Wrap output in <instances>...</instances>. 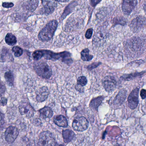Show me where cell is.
Returning <instances> with one entry per match:
<instances>
[{
  "label": "cell",
  "instance_id": "obj_33",
  "mask_svg": "<svg viewBox=\"0 0 146 146\" xmlns=\"http://www.w3.org/2000/svg\"><path fill=\"white\" fill-rule=\"evenodd\" d=\"M146 91L145 89H142L141 90V96L142 99H145L146 98Z\"/></svg>",
  "mask_w": 146,
  "mask_h": 146
},
{
  "label": "cell",
  "instance_id": "obj_12",
  "mask_svg": "<svg viewBox=\"0 0 146 146\" xmlns=\"http://www.w3.org/2000/svg\"><path fill=\"white\" fill-rule=\"evenodd\" d=\"M42 2L44 7V12L46 14L52 13L57 7V4L53 0H42Z\"/></svg>",
  "mask_w": 146,
  "mask_h": 146
},
{
  "label": "cell",
  "instance_id": "obj_35",
  "mask_svg": "<svg viewBox=\"0 0 146 146\" xmlns=\"http://www.w3.org/2000/svg\"><path fill=\"white\" fill-rule=\"evenodd\" d=\"M4 115L0 112V125L4 123Z\"/></svg>",
  "mask_w": 146,
  "mask_h": 146
},
{
  "label": "cell",
  "instance_id": "obj_16",
  "mask_svg": "<svg viewBox=\"0 0 146 146\" xmlns=\"http://www.w3.org/2000/svg\"><path fill=\"white\" fill-rule=\"evenodd\" d=\"M40 116L43 119L51 118L53 115V112L50 108L45 107L40 110Z\"/></svg>",
  "mask_w": 146,
  "mask_h": 146
},
{
  "label": "cell",
  "instance_id": "obj_27",
  "mask_svg": "<svg viewBox=\"0 0 146 146\" xmlns=\"http://www.w3.org/2000/svg\"><path fill=\"white\" fill-rule=\"evenodd\" d=\"M33 57L35 60H39L43 57L42 51H36L33 54Z\"/></svg>",
  "mask_w": 146,
  "mask_h": 146
},
{
  "label": "cell",
  "instance_id": "obj_20",
  "mask_svg": "<svg viewBox=\"0 0 146 146\" xmlns=\"http://www.w3.org/2000/svg\"><path fill=\"white\" fill-rule=\"evenodd\" d=\"M6 42L10 46H13L17 43V38L15 37V36L13 35L11 33L7 34L5 37Z\"/></svg>",
  "mask_w": 146,
  "mask_h": 146
},
{
  "label": "cell",
  "instance_id": "obj_26",
  "mask_svg": "<svg viewBox=\"0 0 146 146\" xmlns=\"http://www.w3.org/2000/svg\"><path fill=\"white\" fill-rule=\"evenodd\" d=\"M87 82H88V81L85 77L81 76L78 78L77 83L78 85L83 87L86 85Z\"/></svg>",
  "mask_w": 146,
  "mask_h": 146
},
{
  "label": "cell",
  "instance_id": "obj_25",
  "mask_svg": "<svg viewBox=\"0 0 146 146\" xmlns=\"http://www.w3.org/2000/svg\"><path fill=\"white\" fill-rule=\"evenodd\" d=\"M12 51L14 53L16 57H19L23 54V50L19 46H14L13 48Z\"/></svg>",
  "mask_w": 146,
  "mask_h": 146
},
{
  "label": "cell",
  "instance_id": "obj_28",
  "mask_svg": "<svg viewBox=\"0 0 146 146\" xmlns=\"http://www.w3.org/2000/svg\"><path fill=\"white\" fill-rule=\"evenodd\" d=\"M6 90V86L2 82H0V97L5 94Z\"/></svg>",
  "mask_w": 146,
  "mask_h": 146
},
{
  "label": "cell",
  "instance_id": "obj_13",
  "mask_svg": "<svg viewBox=\"0 0 146 146\" xmlns=\"http://www.w3.org/2000/svg\"><path fill=\"white\" fill-rule=\"evenodd\" d=\"M49 94V90L47 88L42 87L38 90L36 93V100L39 102L44 101L48 97Z\"/></svg>",
  "mask_w": 146,
  "mask_h": 146
},
{
  "label": "cell",
  "instance_id": "obj_2",
  "mask_svg": "<svg viewBox=\"0 0 146 146\" xmlns=\"http://www.w3.org/2000/svg\"><path fill=\"white\" fill-rule=\"evenodd\" d=\"M43 57L46 59L57 60L61 59V60L64 63H71L72 62L70 54L67 52H63L60 53H55L49 51H42Z\"/></svg>",
  "mask_w": 146,
  "mask_h": 146
},
{
  "label": "cell",
  "instance_id": "obj_24",
  "mask_svg": "<svg viewBox=\"0 0 146 146\" xmlns=\"http://www.w3.org/2000/svg\"><path fill=\"white\" fill-rule=\"evenodd\" d=\"M143 72H141V73H135L133 74H130V75H124L123 76L121 77L122 79L124 80H132L133 78L136 77L140 75H142Z\"/></svg>",
  "mask_w": 146,
  "mask_h": 146
},
{
  "label": "cell",
  "instance_id": "obj_7",
  "mask_svg": "<svg viewBox=\"0 0 146 146\" xmlns=\"http://www.w3.org/2000/svg\"><path fill=\"white\" fill-rule=\"evenodd\" d=\"M139 91V89L138 88L135 89L130 93L128 97V105L131 109H135L138 106Z\"/></svg>",
  "mask_w": 146,
  "mask_h": 146
},
{
  "label": "cell",
  "instance_id": "obj_6",
  "mask_svg": "<svg viewBox=\"0 0 146 146\" xmlns=\"http://www.w3.org/2000/svg\"><path fill=\"white\" fill-rule=\"evenodd\" d=\"M19 135V131L17 128L14 126L8 127L5 133L6 141L9 143H13L17 139Z\"/></svg>",
  "mask_w": 146,
  "mask_h": 146
},
{
  "label": "cell",
  "instance_id": "obj_5",
  "mask_svg": "<svg viewBox=\"0 0 146 146\" xmlns=\"http://www.w3.org/2000/svg\"><path fill=\"white\" fill-rule=\"evenodd\" d=\"M89 123L84 117H79L75 119L72 123V128L75 131H83L88 129Z\"/></svg>",
  "mask_w": 146,
  "mask_h": 146
},
{
  "label": "cell",
  "instance_id": "obj_34",
  "mask_svg": "<svg viewBox=\"0 0 146 146\" xmlns=\"http://www.w3.org/2000/svg\"><path fill=\"white\" fill-rule=\"evenodd\" d=\"M1 103L2 106H5L7 103V100L5 98H2L1 100Z\"/></svg>",
  "mask_w": 146,
  "mask_h": 146
},
{
  "label": "cell",
  "instance_id": "obj_36",
  "mask_svg": "<svg viewBox=\"0 0 146 146\" xmlns=\"http://www.w3.org/2000/svg\"><path fill=\"white\" fill-rule=\"evenodd\" d=\"M54 1L59 2H67L69 0H54Z\"/></svg>",
  "mask_w": 146,
  "mask_h": 146
},
{
  "label": "cell",
  "instance_id": "obj_4",
  "mask_svg": "<svg viewBox=\"0 0 146 146\" xmlns=\"http://www.w3.org/2000/svg\"><path fill=\"white\" fill-rule=\"evenodd\" d=\"M39 145L40 146H54L55 141L52 134L48 131H43L39 136Z\"/></svg>",
  "mask_w": 146,
  "mask_h": 146
},
{
  "label": "cell",
  "instance_id": "obj_23",
  "mask_svg": "<svg viewBox=\"0 0 146 146\" xmlns=\"http://www.w3.org/2000/svg\"><path fill=\"white\" fill-rule=\"evenodd\" d=\"M105 38V34L102 31H98L94 37V41L98 44L101 43Z\"/></svg>",
  "mask_w": 146,
  "mask_h": 146
},
{
  "label": "cell",
  "instance_id": "obj_11",
  "mask_svg": "<svg viewBox=\"0 0 146 146\" xmlns=\"http://www.w3.org/2000/svg\"><path fill=\"white\" fill-rule=\"evenodd\" d=\"M103 86L108 92H111L116 88L117 82L112 77L107 76L104 78L103 82Z\"/></svg>",
  "mask_w": 146,
  "mask_h": 146
},
{
  "label": "cell",
  "instance_id": "obj_32",
  "mask_svg": "<svg viewBox=\"0 0 146 146\" xmlns=\"http://www.w3.org/2000/svg\"><path fill=\"white\" fill-rule=\"evenodd\" d=\"M102 0H90V4L93 7H95L99 4Z\"/></svg>",
  "mask_w": 146,
  "mask_h": 146
},
{
  "label": "cell",
  "instance_id": "obj_9",
  "mask_svg": "<svg viewBox=\"0 0 146 146\" xmlns=\"http://www.w3.org/2000/svg\"><path fill=\"white\" fill-rule=\"evenodd\" d=\"M145 25V18L144 17H137L131 22L130 25L131 29L134 32H137L142 29Z\"/></svg>",
  "mask_w": 146,
  "mask_h": 146
},
{
  "label": "cell",
  "instance_id": "obj_14",
  "mask_svg": "<svg viewBox=\"0 0 146 146\" xmlns=\"http://www.w3.org/2000/svg\"><path fill=\"white\" fill-rule=\"evenodd\" d=\"M53 121L57 125L60 127L66 128L67 127L68 125L67 119L65 117H64L63 115H58V116H55L54 118Z\"/></svg>",
  "mask_w": 146,
  "mask_h": 146
},
{
  "label": "cell",
  "instance_id": "obj_1",
  "mask_svg": "<svg viewBox=\"0 0 146 146\" xmlns=\"http://www.w3.org/2000/svg\"><path fill=\"white\" fill-rule=\"evenodd\" d=\"M58 24V22L56 20L49 22L39 33L38 35L39 40L43 42L50 40L54 35Z\"/></svg>",
  "mask_w": 146,
  "mask_h": 146
},
{
  "label": "cell",
  "instance_id": "obj_18",
  "mask_svg": "<svg viewBox=\"0 0 146 146\" xmlns=\"http://www.w3.org/2000/svg\"><path fill=\"white\" fill-rule=\"evenodd\" d=\"M126 96V91L122 90L119 92L114 100V102L117 105H121L124 102Z\"/></svg>",
  "mask_w": 146,
  "mask_h": 146
},
{
  "label": "cell",
  "instance_id": "obj_17",
  "mask_svg": "<svg viewBox=\"0 0 146 146\" xmlns=\"http://www.w3.org/2000/svg\"><path fill=\"white\" fill-rule=\"evenodd\" d=\"M104 99V97L103 96H100L93 99L90 104V108L94 111L97 110L98 107L101 104Z\"/></svg>",
  "mask_w": 146,
  "mask_h": 146
},
{
  "label": "cell",
  "instance_id": "obj_19",
  "mask_svg": "<svg viewBox=\"0 0 146 146\" xmlns=\"http://www.w3.org/2000/svg\"><path fill=\"white\" fill-rule=\"evenodd\" d=\"M89 50L88 48L84 49L81 52V59L84 61H90L93 59V55L89 54Z\"/></svg>",
  "mask_w": 146,
  "mask_h": 146
},
{
  "label": "cell",
  "instance_id": "obj_8",
  "mask_svg": "<svg viewBox=\"0 0 146 146\" xmlns=\"http://www.w3.org/2000/svg\"><path fill=\"white\" fill-rule=\"evenodd\" d=\"M20 113L27 118H31L34 115L35 110L27 102H22L19 106Z\"/></svg>",
  "mask_w": 146,
  "mask_h": 146
},
{
  "label": "cell",
  "instance_id": "obj_10",
  "mask_svg": "<svg viewBox=\"0 0 146 146\" xmlns=\"http://www.w3.org/2000/svg\"><path fill=\"white\" fill-rule=\"evenodd\" d=\"M137 0H123L122 4V10L125 14L129 15L136 6Z\"/></svg>",
  "mask_w": 146,
  "mask_h": 146
},
{
  "label": "cell",
  "instance_id": "obj_31",
  "mask_svg": "<svg viewBox=\"0 0 146 146\" xmlns=\"http://www.w3.org/2000/svg\"><path fill=\"white\" fill-rule=\"evenodd\" d=\"M100 63H94V64H92L88 66V69L89 70H92V69H94V68H96L97 67Z\"/></svg>",
  "mask_w": 146,
  "mask_h": 146
},
{
  "label": "cell",
  "instance_id": "obj_22",
  "mask_svg": "<svg viewBox=\"0 0 146 146\" xmlns=\"http://www.w3.org/2000/svg\"><path fill=\"white\" fill-rule=\"evenodd\" d=\"M38 3V0H29L26 5V8L29 11H34L37 7Z\"/></svg>",
  "mask_w": 146,
  "mask_h": 146
},
{
  "label": "cell",
  "instance_id": "obj_3",
  "mask_svg": "<svg viewBox=\"0 0 146 146\" xmlns=\"http://www.w3.org/2000/svg\"><path fill=\"white\" fill-rule=\"evenodd\" d=\"M35 70L37 74L42 78H47L52 76L51 68L45 63H40L36 64L35 66Z\"/></svg>",
  "mask_w": 146,
  "mask_h": 146
},
{
  "label": "cell",
  "instance_id": "obj_15",
  "mask_svg": "<svg viewBox=\"0 0 146 146\" xmlns=\"http://www.w3.org/2000/svg\"><path fill=\"white\" fill-rule=\"evenodd\" d=\"M63 137L64 142L65 143H69L74 138L75 135L72 131L70 129H66L63 131Z\"/></svg>",
  "mask_w": 146,
  "mask_h": 146
},
{
  "label": "cell",
  "instance_id": "obj_29",
  "mask_svg": "<svg viewBox=\"0 0 146 146\" xmlns=\"http://www.w3.org/2000/svg\"><path fill=\"white\" fill-rule=\"evenodd\" d=\"M92 34H93V29H89L87 30L85 34V37L87 39H90L92 36Z\"/></svg>",
  "mask_w": 146,
  "mask_h": 146
},
{
  "label": "cell",
  "instance_id": "obj_21",
  "mask_svg": "<svg viewBox=\"0 0 146 146\" xmlns=\"http://www.w3.org/2000/svg\"><path fill=\"white\" fill-rule=\"evenodd\" d=\"M7 83L10 86H13L14 84V78L13 74L11 71L7 72L5 74Z\"/></svg>",
  "mask_w": 146,
  "mask_h": 146
},
{
  "label": "cell",
  "instance_id": "obj_30",
  "mask_svg": "<svg viewBox=\"0 0 146 146\" xmlns=\"http://www.w3.org/2000/svg\"><path fill=\"white\" fill-rule=\"evenodd\" d=\"M14 6L13 3L11 2H5L2 4V6L5 8H11Z\"/></svg>",
  "mask_w": 146,
  "mask_h": 146
}]
</instances>
